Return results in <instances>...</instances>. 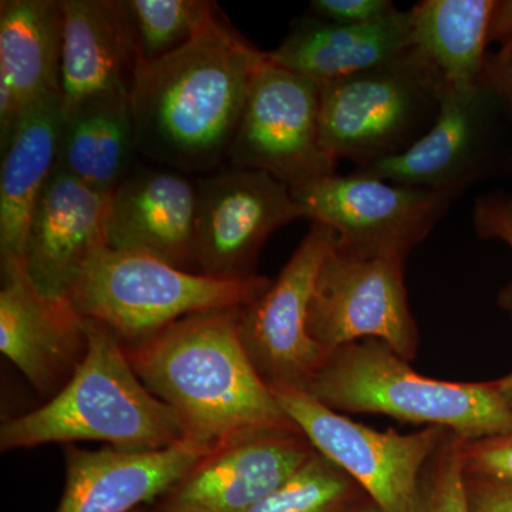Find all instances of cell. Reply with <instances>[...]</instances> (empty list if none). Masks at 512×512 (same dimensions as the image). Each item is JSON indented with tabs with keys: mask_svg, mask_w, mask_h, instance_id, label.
Instances as JSON below:
<instances>
[{
	"mask_svg": "<svg viewBox=\"0 0 512 512\" xmlns=\"http://www.w3.org/2000/svg\"><path fill=\"white\" fill-rule=\"evenodd\" d=\"M134 512H157V511L156 510H140V508H138V510H136Z\"/></svg>",
	"mask_w": 512,
	"mask_h": 512,
	"instance_id": "35",
	"label": "cell"
},
{
	"mask_svg": "<svg viewBox=\"0 0 512 512\" xmlns=\"http://www.w3.org/2000/svg\"><path fill=\"white\" fill-rule=\"evenodd\" d=\"M464 441L446 443L423 471L413 512H474L464 466Z\"/></svg>",
	"mask_w": 512,
	"mask_h": 512,
	"instance_id": "27",
	"label": "cell"
},
{
	"mask_svg": "<svg viewBox=\"0 0 512 512\" xmlns=\"http://www.w3.org/2000/svg\"><path fill=\"white\" fill-rule=\"evenodd\" d=\"M211 450L192 439L151 451L69 446L64 454L66 481L55 512H134L163 497Z\"/></svg>",
	"mask_w": 512,
	"mask_h": 512,
	"instance_id": "18",
	"label": "cell"
},
{
	"mask_svg": "<svg viewBox=\"0 0 512 512\" xmlns=\"http://www.w3.org/2000/svg\"><path fill=\"white\" fill-rule=\"evenodd\" d=\"M494 384L495 387H497L498 393H500L501 397L505 400V403L512 409V373L511 375L503 377V379L497 380Z\"/></svg>",
	"mask_w": 512,
	"mask_h": 512,
	"instance_id": "33",
	"label": "cell"
},
{
	"mask_svg": "<svg viewBox=\"0 0 512 512\" xmlns=\"http://www.w3.org/2000/svg\"><path fill=\"white\" fill-rule=\"evenodd\" d=\"M390 0H313L311 12L316 18L338 25H369L396 10Z\"/></svg>",
	"mask_w": 512,
	"mask_h": 512,
	"instance_id": "30",
	"label": "cell"
},
{
	"mask_svg": "<svg viewBox=\"0 0 512 512\" xmlns=\"http://www.w3.org/2000/svg\"><path fill=\"white\" fill-rule=\"evenodd\" d=\"M404 259L352 258L335 248L320 266L309 333L328 355L350 343L382 340L404 360L417 350L403 278Z\"/></svg>",
	"mask_w": 512,
	"mask_h": 512,
	"instance_id": "11",
	"label": "cell"
},
{
	"mask_svg": "<svg viewBox=\"0 0 512 512\" xmlns=\"http://www.w3.org/2000/svg\"><path fill=\"white\" fill-rule=\"evenodd\" d=\"M63 117L97 101L128 99L141 56L123 0H60Z\"/></svg>",
	"mask_w": 512,
	"mask_h": 512,
	"instance_id": "17",
	"label": "cell"
},
{
	"mask_svg": "<svg viewBox=\"0 0 512 512\" xmlns=\"http://www.w3.org/2000/svg\"><path fill=\"white\" fill-rule=\"evenodd\" d=\"M197 188L180 171L136 168L110 195L106 244L195 269Z\"/></svg>",
	"mask_w": 512,
	"mask_h": 512,
	"instance_id": "19",
	"label": "cell"
},
{
	"mask_svg": "<svg viewBox=\"0 0 512 512\" xmlns=\"http://www.w3.org/2000/svg\"><path fill=\"white\" fill-rule=\"evenodd\" d=\"M62 33L60 2H0V148L28 111L60 94Z\"/></svg>",
	"mask_w": 512,
	"mask_h": 512,
	"instance_id": "20",
	"label": "cell"
},
{
	"mask_svg": "<svg viewBox=\"0 0 512 512\" xmlns=\"http://www.w3.org/2000/svg\"><path fill=\"white\" fill-rule=\"evenodd\" d=\"M136 153L128 99L97 101L63 117L57 165L94 190L113 192Z\"/></svg>",
	"mask_w": 512,
	"mask_h": 512,
	"instance_id": "24",
	"label": "cell"
},
{
	"mask_svg": "<svg viewBox=\"0 0 512 512\" xmlns=\"http://www.w3.org/2000/svg\"><path fill=\"white\" fill-rule=\"evenodd\" d=\"M467 484L474 512H512V484L480 477Z\"/></svg>",
	"mask_w": 512,
	"mask_h": 512,
	"instance_id": "32",
	"label": "cell"
},
{
	"mask_svg": "<svg viewBox=\"0 0 512 512\" xmlns=\"http://www.w3.org/2000/svg\"><path fill=\"white\" fill-rule=\"evenodd\" d=\"M484 79L494 90L512 126V37L500 45L497 53L488 56Z\"/></svg>",
	"mask_w": 512,
	"mask_h": 512,
	"instance_id": "31",
	"label": "cell"
},
{
	"mask_svg": "<svg viewBox=\"0 0 512 512\" xmlns=\"http://www.w3.org/2000/svg\"><path fill=\"white\" fill-rule=\"evenodd\" d=\"M271 279H217L184 271L141 252H94L69 293L84 319L133 348L194 313L244 308Z\"/></svg>",
	"mask_w": 512,
	"mask_h": 512,
	"instance_id": "5",
	"label": "cell"
},
{
	"mask_svg": "<svg viewBox=\"0 0 512 512\" xmlns=\"http://www.w3.org/2000/svg\"><path fill=\"white\" fill-rule=\"evenodd\" d=\"M440 77L416 49L396 62L320 84V143L363 167L402 153L439 113Z\"/></svg>",
	"mask_w": 512,
	"mask_h": 512,
	"instance_id": "6",
	"label": "cell"
},
{
	"mask_svg": "<svg viewBox=\"0 0 512 512\" xmlns=\"http://www.w3.org/2000/svg\"><path fill=\"white\" fill-rule=\"evenodd\" d=\"M473 225L478 237L503 241L512 251V192L493 191L478 197ZM500 303L512 313V285L501 293Z\"/></svg>",
	"mask_w": 512,
	"mask_h": 512,
	"instance_id": "28",
	"label": "cell"
},
{
	"mask_svg": "<svg viewBox=\"0 0 512 512\" xmlns=\"http://www.w3.org/2000/svg\"><path fill=\"white\" fill-rule=\"evenodd\" d=\"M239 313H194L124 348L144 386L177 414L185 437L212 448L256 431L298 430L249 359Z\"/></svg>",
	"mask_w": 512,
	"mask_h": 512,
	"instance_id": "2",
	"label": "cell"
},
{
	"mask_svg": "<svg viewBox=\"0 0 512 512\" xmlns=\"http://www.w3.org/2000/svg\"><path fill=\"white\" fill-rule=\"evenodd\" d=\"M110 195L56 164L33 212L23 259L26 275L43 296L69 298L84 265L107 247Z\"/></svg>",
	"mask_w": 512,
	"mask_h": 512,
	"instance_id": "16",
	"label": "cell"
},
{
	"mask_svg": "<svg viewBox=\"0 0 512 512\" xmlns=\"http://www.w3.org/2000/svg\"><path fill=\"white\" fill-rule=\"evenodd\" d=\"M293 426L372 498L382 512H413L423 471L443 446L439 427L377 431L342 416L306 390L272 389Z\"/></svg>",
	"mask_w": 512,
	"mask_h": 512,
	"instance_id": "8",
	"label": "cell"
},
{
	"mask_svg": "<svg viewBox=\"0 0 512 512\" xmlns=\"http://www.w3.org/2000/svg\"><path fill=\"white\" fill-rule=\"evenodd\" d=\"M353 481L318 451L247 512H345Z\"/></svg>",
	"mask_w": 512,
	"mask_h": 512,
	"instance_id": "26",
	"label": "cell"
},
{
	"mask_svg": "<svg viewBox=\"0 0 512 512\" xmlns=\"http://www.w3.org/2000/svg\"><path fill=\"white\" fill-rule=\"evenodd\" d=\"M413 49L410 10L396 9L369 25H338L305 16L266 59L289 72L325 84L379 69Z\"/></svg>",
	"mask_w": 512,
	"mask_h": 512,
	"instance_id": "21",
	"label": "cell"
},
{
	"mask_svg": "<svg viewBox=\"0 0 512 512\" xmlns=\"http://www.w3.org/2000/svg\"><path fill=\"white\" fill-rule=\"evenodd\" d=\"M467 476L512 484V433L477 441H464Z\"/></svg>",
	"mask_w": 512,
	"mask_h": 512,
	"instance_id": "29",
	"label": "cell"
},
{
	"mask_svg": "<svg viewBox=\"0 0 512 512\" xmlns=\"http://www.w3.org/2000/svg\"><path fill=\"white\" fill-rule=\"evenodd\" d=\"M89 350L70 382L43 406L0 429V450L103 441L120 450H163L187 439L177 414L144 386L109 330L86 319Z\"/></svg>",
	"mask_w": 512,
	"mask_h": 512,
	"instance_id": "3",
	"label": "cell"
},
{
	"mask_svg": "<svg viewBox=\"0 0 512 512\" xmlns=\"http://www.w3.org/2000/svg\"><path fill=\"white\" fill-rule=\"evenodd\" d=\"M495 0H424L410 9L414 49L443 86L483 82Z\"/></svg>",
	"mask_w": 512,
	"mask_h": 512,
	"instance_id": "23",
	"label": "cell"
},
{
	"mask_svg": "<svg viewBox=\"0 0 512 512\" xmlns=\"http://www.w3.org/2000/svg\"><path fill=\"white\" fill-rule=\"evenodd\" d=\"M89 350L86 319L69 298H47L25 265L2 268L0 352L49 400L70 382Z\"/></svg>",
	"mask_w": 512,
	"mask_h": 512,
	"instance_id": "15",
	"label": "cell"
},
{
	"mask_svg": "<svg viewBox=\"0 0 512 512\" xmlns=\"http://www.w3.org/2000/svg\"><path fill=\"white\" fill-rule=\"evenodd\" d=\"M315 453L298 430H264L212 448L158 498L157 512H247Z\"/></svg>",
	"mask_w": 512,
	"mask_h": 512,
	"instance_id": "14",
	"label": "cell"
},
{
	"mask_svg": "<svg viewBox=\"0 0 512 512\" xmlns=\"http://www.w3.org/2000/svg\"><path fill=\"white\" fill-rule=\"evenodd\" d=\"M319 107V83L266 59L252 80L229 163L289 188L336 174L338 161L320 143Z\"/></svg>",
	"mask_w": 512,
	"mask_h": 512,
	"instance_id": "9",
	"label": "cell"
},
{
	"mask_svg": "<svg viewBox=\"0 0 512 512\" xmlns=\"http://www.w3.org/2000/svg\"><path fill=\"white\" fill-rule=\"evenodd\" d=\"M503 113L490 84L443 86L439 113L427 133L409 148L355 173L458 198L483 174L497 114Z\"/></svg>",
	"mask_w": 512,
	"mask_h": 512,
	"instance_id": "13",
	"label": "cell"
},
{
	"mask_svg": "<svg viewBox=\"0 0 512 512\" xmlns=\"http://www.w3.org/2000/svg\"><path fill=\"white\" fill-rule=\"evenodd\" d=\"M195 269L217 279L256 276L259 252L276 229L303 214L278 178L232 167L195 183Z\"/></svg>",
	"mask_w": 512,
	"mask_h": 512,
	"instance_id": "12",
	"label": "cell"
},
{
	"mask_svg": "<svg viewBox=\"0 0 512 512\" xmlns=\"http://www.w3.org/2000/svg\"><path fill=\"white\" fill-rule=\"evenodd\" d=\"M303 218L329 225L336 251L352 258L406 259L457 200L355 173L291 188Z\"/></svg>",
	"mask_w": 512,
	"mask_h": 512,
	"instance_id": "7",
	"label": "cell"
},
{
	"mask_svg": "<svg viewBox=\"0 0 512 512\" xmlns=\"http://www.w3.org/2000/svg\"><path fill=\"white\" fill-rule=\"evenodd\" d=\"M141 60L153 62L180 49L211 18L208 0H123Z\"/></svg>",
	"mask_w": 512,
	"mask_h": 512,
	"instance_id": "25",
	"label": "cell"
},
{
	"mask_svg": "<svg viewBox=\"0 0 512 512\" xmlns=\"http://www.w3.org/2000/svg\"><path fill=\"white\" fill-rule=\"evenodd\" d=\"M350 512H382V511H380L379 508H377L375 504H372V505H369V507L357 508V510L350 511Z\"/></svg>",
	"mask_w": 512,
	"mask_h": 512,
	"instance_id": "34",
	"label": "cell"
},
{
	"mask_svg": "<svg viewBox=\"0 0 512 512\" xmlns=\"http://www.w3.org/2000/svg\"><path fill=\"white\" fill-rule=\"evenodd\" d=\"M306 392L335 412L379 413L453 430L477 441L512 433V409L493 383L419 375L382 340L350 343L326 357Z\"/></svg>",
	"mask_w": 512,
	"mask_h": 512,
	"instance_id": "4",
	"label": "cell"
},
{
	"mask_svg": "<svg viewBox=\"0 0 512 512\" xmlns=\"http://www.w3.org/2000/svg\"><path fill=\"white\" fill-rule=\"evenodd\" d=\"M63 114L60 94L23 116L2 148L0 167V262L23 265L33 212L57 164Z\"/></svg>",
	"mask_w": 512,
	"mask_h": 512,
	"instance_id": "22",
	"label": "cell"
},
{
	"mask_svg": "<svg viewBox=\"0 0 512 512\" xmlns=\"http://www.w3.org/2000/svg\"><path fill=\"white\" fill-rule=\"evenodd\" d=\"M265 60L218 5L190 42L153 62L141 60L128 96L137 153L180 173L217 168Z\"/></svg>",
	"mask_w": 512,
	"mask_h": 512,
	"instance_id": "1",
	"label": "cell"
},
{
	"mask_svg": "<svg viewBox=\"0 0 512 512\" xmlns=\"http://www.w3.org/2000/svg\"><path fill=\"white\" fill-rule=\"evenodd\" d=\"M335 244L333 229L312 221L278 278L241 308L242 343L271 389L306 390L329 356L312 339L308 322L320 266Z\"/></svg>",
	"mask_w": 512,
	"mask_h": 512,
	"instance_id": "10",
	"label": "cell"
}]
</instances>
